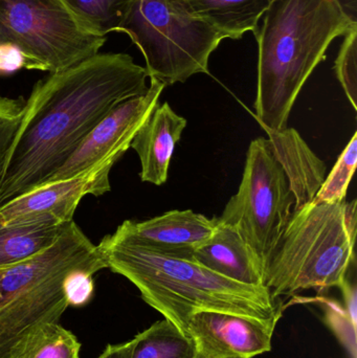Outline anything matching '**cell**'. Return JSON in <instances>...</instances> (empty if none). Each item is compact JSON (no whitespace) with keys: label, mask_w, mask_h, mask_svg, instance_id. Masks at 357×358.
<instances>
[{"label":"cell","mask_w":357,"mask_h":358,"mask_svg":"<svg viewBox=\"0 0 357 358\" xmlns=\"http://www.w3.org/2000/svg\"><path fill=\"white\" fill-rule=\"evenodd\" d=\"M25 66V58L18 46L0 43V76L10 75Z\"/></svg>","instance_id":"obj_25"},{"label":"cell","mask_w":357,"mask_h":358,"mask_svg":"<svg viewBox=\"0 0 357 358\" xmlns=\"http://www.w3.org/2000/svg\"><path fill=\"white\" fill-rule=\"evenodd\" d=\"M354 25L337 0H272L256 34L255 117L261 127L286 129L302 88L329 45Z\"/></svg>","instance_id":"obj_3"},{"label":"cell","mask_w":357,"mask_h":358,"mask_svg":"<svg viewBox=\"0 0 357 358\" xmlns=\"http://www.w3.org/2000/svg\"><path fill=\"white\" fill-rule=\"evenodd\" d=\"M191 260L234 281L265 286V267L255 250L238 231L218 220V217L213 236Z\"/></svg>","instance_id":"obj_14"},{"label":"cell","mask_w":357,"mask_h":358,"mask_svg":"<svg viewBox=\"0 0 357 358\" xmlns=\"http://www.w3.org/2000/svg\"><path fill=\"white\" fill-rule=\"evenodd\" d=\"M272 0H187L193 12L213 25L224 39H240L259 31V21Z\"/></svg>","instance_id":"obj_17"},{"label":"cell","mask_w":357,"mask_h":358,"mask_svg":"<svg viewBox=\"0 0 357 358\" xmlns=\"http://www.w3.org/2000/svg\"><path fill=\"white\" fill-rule=\"evenodd\" d=\"M130 358H195L194 343L163 319L133 338Z\"/></svg>","instance_id":"obj_18"},{"label":"cell","mask_w":357,"mask_h":358,"mask_svg":"<svg viewBox=\"0 0 357 358\" xmlns=\"http://www.w3.org/2000/svg\"><path fill=\"white\" fill-rule=\"evenodd\" d=\"M348 18L357 23V0H337Z\"/></svg>","instance_id":"obj_28"},{"label":"cell","mask_w":357,"mask_h":358,"mask_svg":"<svg viewBox=\"0 0 357 358\" xmlns=\"http://www.w3.org/2000/svg\"><path fill=\"white\" fill-rule=\"evenodd\" d=\"M80 344L75 334L59 323H46L25 336L10 358H80Z\"/></svg>","instance_id":"obj_19"},{"label":"cell","mask_w":357,"mask_h":358,"mask_svg":"<svg viewBox=\"0 0 357 358\" xmlns=\"http://www.w3.org/2000/svg\"><path fill=\"white\" fill-rule=\"evenodd\" d=\"M105 41L86 31L61 0H0V43L18 46L25 69L64 71L98 54Z\"/></svg>","instance_id":"obj_7"},{"label":"cell","mask_w":357,"mask_h":358,"mask_svg":"<svg viewBox=\"0 0 357 358\" xmlns=\"http://www.w3.org/2000/svg\"><path fill=\"white\" fill-rule=\"evenodd\" d=\"M356 268V265L350 268L344 283L342 284L340 289L343 292L344 301H345L346 311L347 317H349V324L352 330L356 334V273L352 275L351 273Z\"/></svg>","instance_id":"obj_26"},{"label":"cell","mask_w":357,"mask_h":358,"mask_svg":"<svg viewBox=\"0 0 357 358\" xmlns=\"http://www.w3.org/2000/svg\"><path fill=\"white\" fill-rule=\"evenodd\" d=\"M127 54H98L34 86L0 178V206L45 185L117 105L148 92Z\"/></svg>","instance_id":"obj_1"},{"label":"cell","mask_w":357,"mask_h":358,"mask_svg":"<svg viewBox=\"0 0 357 358\" xmlns=\"http://www.w3.org/2000/svg\"><path fill=\"white\" fill-rule=\"evenodd\" d=\"M165 88V84L150 78L148 92L112 109L45 185L75 178L108 159H121L138 130L159 106Z\"/></svg>","instance_id":"obj_9"},{"label":"cell","mask_w":357,"mask_h":358,"mask_svg":"<svg viewBox=\"0 0 357 358\" xmlns=\"http://www.w3.org/2000/svg\"><path fill=\"white\" fill-rule=\"evenodd\" d=\"M295 196L268 138L252 141L238 191L218 220L234 227L268 266L293 215Z\"/></svg>","instance_id":"obj_8"},{"label":"cell","mask_w":357,"mask_h":358,"mask_svg":"<svg viewBox=\"0 0 357 358\" xmlns=\"http://www.w3.org/2000/svg\"><path fill=\"white\" fill-rule=\"evenodd\" d=\"M216 227L217 217L207 218L192 210H174L140 222L124 221L109 236L122 243L191 260L209 241Z\"/></svg>","instance_id":"obj_12"},{"label":"cell","mask_w":357,"mask_h":358,"mask_svg":"<svg viewBox=\"0 0 357 358\" xmlns=\"http://www.w3.org/2000/svg\"><path fill=\"white\" fill-rule=\"evenodd\" d=\"M357 165V132L337 159L333 171L325 178L312 201L318 203H337L345 201L348 187Z\"/></svg>","instance_id":"obj_21"},{"label":"cell","mask_w":357,"mask_h":358,"mask_svg":"<svg viewBox=\"0 0 357 358\" xmlns=\"http://www.w3.org/2000/svg\"><path fill=\"white\" fill-rule=\"evenodd\" d=\"M67 223L42 216L0 227V269L37 256L52 246Z\"/></svg>","instance_id":"obj_16"},{"label":"cell","mask_w":357,"mask_h":358,"mask_svg":"<svg viewBox=\"0 0 357 358\" xmlns=\"http://www.w3.org/2000/svg\"><path fill=\"white\" fill-rule=\"evenodd\" d=\"M80 24L94 35L119 31L134 0H61Z\"/></svg>","instance_id":"obj_20"},{"label":"cell","mask_w":357,"mask_h":358,"mask_svg":"<svg viewBox=\"0 0 357 358\" xmlns=\"http://www.w3.org/2000/svg\"><path fill=\"white\" fill-rule=\"evenodd\" d=\"M117 161L108 159L75 178L42 185L0 206V227L42 216L61 223L71 222L82 198L102 196L110 191L109 176Z\"/></svg>","instance_id":"obj_11"},{"label":"cell","mask_w":357,"mask_h":358,"mask_svg":"<svg viewBox=\"0 0 357 358\" xmlns=\"http://www.w3.org/2000/svg\"><path fill=\"white\" fill-rule=\"evenodd\" d=\"M24 101L0 96V178L15 134L23 115Z\"/></svg>","instance_id":"obj_23"},{"label":"cell","mask_w":357,"mask_h":358,"mask_svg":"<svg viewBox=\"0 0 357 358\" xmlns=\"http://www.w3.org/2000/svg\"><path fill=\"white\" fill-rule=\"evenodd\" d=\"M94 273L75 271L69 273L64 281V294L68 306L82 307L94 296Z\"/></svg>","instance_id":"obj_24"},{"label":"cell","mask_w":357,"mask_h":358,"mask_svg":"<svg viewBox=\"0 0 357 358\" xmlns=\"http://www.w3.org/2000/svg\"><path fill=\"white\" fill-rule=\"evenodd\" d=\"M133 343L132 338L121 344L108 345L98 358H130Z\"/></svg>","instance_id":"obj_27"},{"label":"cell","mask_w":357,"mask_h":358,"mask_svg":"<svg viewBox=\"0 0 357 358\" xmlns=\"http://www.w3.org/2000/svg\"><path fill=\"white\" fill-rule=\"evenodd\" d=\"M99 248L108 268L131 282L145 303L184 334L193 315L203 311L259 320L282 313V304L266 286L240 283L195 261L122 243L109 235Z\"/></svg>","instance_id":"obj_2"},{"label":"cell","mask_w":357,"mask_h":358,"mask_svg":"<svg viewBox=\"0 0 357 358\" xmlns=\"http://www.w3.org/2000/svg\"><path fill=\"white\" fill-rule=\"evenodd\" d=\"M344 41L335 60V71L350 104L357 110V25L344 35Z\"/></svg>","instance_id":"obj_22"},{"label":"cell","mask_w":357,"mask_h":358,"mask_svg":"<svg viewBox=\"0 0 357 358\" xmlns=\"http://www.w3.org/2000/svg\"><path fill=\"white\" fill-rule=\"evenodd\" d=\"M270 136L275 157L289 178L295 196L293 210L312 202L324 182L326 166L295 129L276 131L262 127Z\"/></svg>","instance_id":"obj_15"},{"label":"cell","mask_w":357,"mask_h":358,"mask_svg":"<svg viewBox=\"0 0 357 358\" xmlns=\"http://www.w3.org/2000/svg\"><path fill=\"white\" fill-rule=\"evenodd\" d=\"M281 317L259 320L203 311L189 322L187 336L194 343L195 358H254L272 350Z\"/></svg>","instance_id":"obj_10"},{"label":"cell","mask_w":357,"mask_h":358,"mask_svg":"<svg viewBox=\"0 0 357 358\" xmlns=\"http://www.w3.org/2000/svg\"><path fill=\"white\" fill-rule=\"evenodd\" d=\"M356 203L312 201L293 210L265 269L275 298L341 287L356 263Z\"/></svg>","instance_id":"obj_4"},{"label":"cell","mask_w":357,"mask_h":358,"mask_svg":"<svg viewBox=\"0 0 357 358\" xmlns=\"http://www.w3.org/2000/svg\"><path fill=\"white\" fill-rule=\"evenodd\" d=\"M146 61L149 78L167 86L209 73V60L224 39L187 0H134L119 29Z\"/></svg>","instance_id":"obj_6"},{"label":"cell","mask_w":357,"mask_h":358,"mask_svg":"<svg viewBox=\"0 0 357 358\" xmlns=\"http://www.w3.org/2000/svg\"><path fill=\"white\" fill-rule=\"evenodd\" d=\"M187 120L169 103L159 104L134 136L130 148L138 153L140 179L155 185L166 183L176 144L187 127Z\"/></svg>","instance_id":"obj_13"},{"label":"cell","mask_w":357,"mask_h":358,"mask_svg":"<svg viewBox=\"0 0 357 358\" xmlns=\"http://www.w3.org/2000/svg\"><path fill=\"white\" fill-rule=\"evenodd\" d=\"M105 268L102 250L73 220L52 246L0 269V358H10L13 349L40 326L60 322L69 307L64 294L69 273L96 275Z\"/></svg>","instance_id":"obj_5"}]
</instances>
